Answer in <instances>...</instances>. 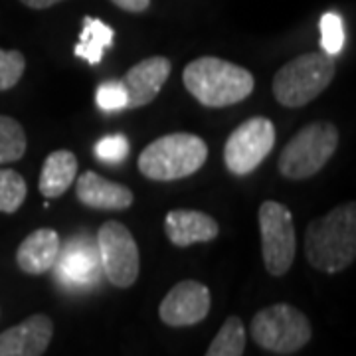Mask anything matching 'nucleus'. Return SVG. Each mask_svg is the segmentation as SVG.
<instances>
[{
    "instance_id": "7ed1b4c3",
    "label": "nucleus",
    "mask_w": 356,
    "mask_h": 356,
    "mask_svg": "<svg viewBox=\"0 0 356 356\" xmlns=\"http://www.w3.org/2000/svg\"><path fill=\"white\" fill-rule=\"evenodd\" d=\"M208 159L202 137L192 133H170L147 145L139 154L140 175L149 180H180L198 172Z\"/></svg>"
},
{
    "instance_id": "ddd939ff",
    "label": "nucleus",
    "mask_w": 356,
    "mask_h": 356,
    "mask_svg": "<svg viewBox=\"0 0 356 356\" xmlns=\"http://www.w3.org/2000/svg\"><path fill=\"white\" fill-rule=\"evenodd\" d=\"M172 64L165 56H153L129 70L121 79L127 91V109H139L153 102L170 76Z\"/></svg>"
},
{
    "instance_id": "6ab92c4d",
    "label": "nucleus",
    "mask_w": 356,
    "mask_h": 356,
    "mask_svg": "<svg viewBox=\"0 0 356 356\" xmlns=\"http://www.w3.org/2000/svg\"><path fill=\"white\" fill-rule=\"evenodd\" d=\"M245 327L240 317H228L204 356H243Z\"/></svg>"
},
{
    "instance_id": "bb28decb",
    "label": "nucleus",
    "mask_w": 356,
    "mask_h": 356,
    "mask_svg": "<svg viewBox=\"0 0 356 356\" xmlns=\"http://www.w3.org/2000/svg\"><path fill=\"white\" fill-rule=\"evenodd\" d=\"M22 4H26L28 8H34V10H44V8H50L54 4L62 2V0H20Z\"/></svg>"
},
{
    "instance_id": "423d86ee",
    "label": "nucleus",
    "mask_w": 356,
    "mask_h": 356,
    "mask_svg": "<svg viewBox=\"0 0 356 356\" xmlns=\"http://www.w3.org/2000/svg\"><path fill=\"white\" fill-rule=\"evenodd\" d=\"M250 332L257 346L275 355H293L313 337L309 318L289 303H277L257 311Z\"/></svg>"
},
{
    "instance_id": "f3484780",
    "label": "nucleus",
    "mask_w": 356,
    "mask_h": 356,
    "mask_svg": "<svg viewBox=\"0 0 356 356\" xmlns=\"http://www.w3.org/2000/svg\"><path fill=\"white\" fill-rule=\"evenodd\" d=\"M77 178V159L72 151H54L46 156L40 172L38 188L46 198H58L67 192Z\"/></svg>"
},
{
    "instance_id": "9d476101",
    "label": "nucleus",
    "mask_w": 356,
    "mask_h": 356,
    "mask_svg": "<svg viewBox=\"0 0 356 356\" xmlns=\"http://www.w3.org/2000/svg\"><path fill=\"white\" fill-rule=\"evenodd\" d=\"M210 303V289L200 281H180L165 295L159 317L168 327H192L208 317Z\"/></svg>"
},
{
    "instance_id": "9b49d317",
    "label": "nucleus",
    "mask_w": 356,
    "mask_h": 356,
    "mask_svg": "<svg viewBox=\"0 0 356 356\" xmlns=\"http://www.w3.org/2000/svg\"><path fill=\"white\" fill-rule=\"evenodd\" d=\"M56 275L67 287H89L97 283L102 273L97 242L88 236H74L60 248L56 259Z\"/></svg>"
},
{
    "instance_id": "6e6552de",
    "label": "nucleus",
    "mask_w": 356,
    "mask_h": 356,
    "mask_svg": "<svg viewBox=\"0 0 356 356\" xmlns=\"http://www.w3.org/2000/svg\"><path fill=\"white\" fill-rule=\"evenodd\" d=\"M275 145V125L267 117L245 119L229 133L224 145V163L232 175L245 177L266 161Z\"/></svg>"
},
{
    "instance_id": "4468645a",
    "label": "nucleus",
    "mask_w": 356,
    "mask_h": 356,
    "mask_svg": "<svg viewBox=\"0 0 356 356\" xmlns=\"http://www.w3.org/2000/svg\"><path fill=\"white\" fill-rule=\"evenodd\" d=\"M165 234L172 245L188 248L216 240L220 226L214 218L198 210H170L165 218Z\"/></svg>"
},
{
    "instance_id": "a211bd4d",
    "label": "nucleus",
    "mask_w": 356,
    "mask_h": 356,
    "mask_svg": "<svg viewBox=\"0 0 356 356\" xmlns=\"http://www.w3.org/2000/svg\"><path fill=\"white\" fill-rule=\"evenodd\" d=\"M113 42L115 30L111 26H107L99 18L83 16L81 34L74 48V54L77 58L86 60L89 65H97L103 60V54L113 48Z\"/></svg>"
},
{
    "instance_id": "aec40b11",
    "label": "nucleus",
    "mask_w": 356,
    "mask_h": 356,
    "mask_svg": "<svg viewBox=\"0 0 356 356\" xmlns=\"http://www.w3.org/2000/svg\"><path fill=\"white\" fill-rule=\"evenodd\" d=\"M28 140L24 127L8 115H0V165L16 163L26 154Z\"/></svg>"
},
{
    "instance_id": "0eeeda50",
    "label": "nucleus",
    "mask_w": 356,
    "mask_h": 356,
    "mask_svg": "<svg viewBox=\"0 0 356 356\" xmlns=\"http://www.w3.org/2000/svg\"><path fill=\"white\" fill-rule=\"evenodd\" d=\"M257 218L264 266L269 275L281 277L291 269L297 252V236L291 210L275 200H266L259 206Z\"/></svg>"
},
{
    "instance_id": "412c9836",
    "label": "nucleus",
    "mask_w": 356,
    "mask_h": 356,
    "mask_svg": "<svg viewBox=\"0 0 356 356\" xmlns=\"http://www.w3.org/2000/svg\"><path fill=\"white\" fill-rule=\"evenodd\" d=\"M28 194V184L20 172L13 168H0V212L14 214L20 210Z\"/></svg>"
},
{
    "instance_id": "39448f33",
    "label": "nucleus",
    "mask_w": 356,
    "mask_h": 356,
    "mask_svg": "<svg viewBox=\"0 0 356 356\" xmlns=\"http://www.w3.org/2000/svg\"><path fill=\"white\" fill-rule=\"evenodd\" d=\"M339 147V129L329 121L309 123L293 135L281 151L277 168L281 177L305 180L323 170Z\"/></svg>"
},
{
    "instance_id": "f257e3e1",
    "label": "nucleus",
    "mask_w": 356,
    "mask_h": 356,
    "mask_svg": "<svg viewBox=\"0 0 356 356\" xmlns=\"http://www.w3.org/2000/svg\"><path fill=\"white\" fill-rule=\"evenodd\" d=\"M305 255L323 273H341L356 257V204L346 202L313 220L305 232Z\"/></svg>"
},
{
    "instance_id": "dca6fc26",
    "label": "nucleus",
    "mask_w": 356,
    "mask_h": 356,
    "mask_svg": "<svg viewBox=\"0 0 356 356\" xmlns=\"http://www.w3.org/2000/svg\"><path fill=\"white\" fill-rule=\"evenodd\" d=\"M62 248L60 234L51 228L34 229L26 236L24 242L16 250V264L28 275H44L48 273Z\"/></svg>"
},
{
    "instance_id": "b1692460",
    "label": "nucleus",
    "mask_w": 356,
    "mask_h": 356,
    "mask_svg": "<svg viewBox=\"0 0 356 356\" xmlns=\"http://www.w3.org/2000/svg\"><path fill=\"white\" fill-rule=\"evenodd\" d=\"M26 70V58L18 50H0V91L13 89Z\"/></svg>"
},
{
    "instance_id": "393cba45",
    "label": "nucleus",
    "mask_w": 356,
    "mask_h": 356,
    "mask_svg": "<svg viewBox=\"0 0 356 356\" xmlns=\"http://www.w3.org/2000/svg\"><path fill=\"white\" fill-rule=\"evenodd\" d=\"M95 102L102 111H121L127 109V91L123 81H103L95 91Z\"/></svg>"
},
{
    "instance_id": "f8f14e48",
    "label": "nucleus",
    "mask_w": 356,
    "mask_h": 356,
    "mask_svg": "<svg viewBox=\"0 0 356 356\" xmlns=\"http://www.w3.org/2000/svg\"><path fill=\"white\" fill-rule=\"evenodd\" d=\"M54 323L48 315H32L0 332V356H42L51 343Z\"/></svg>"
},
{
    "instance_id": "f03ea898",
    "label": "nucleus",
    "mask_w": 356,
    "mask_h": 356,
    "mask_svg": "<svg viewBox=\"0 0 356 356\" xmlns=\"http://www.w3.org/2000/svg\"><path fill=\"white\" fill-rule=\"evenodd\" d=\"M182 83L204 107H229L252 95L254 76L242 67L214 56H202L184 67Z\"/></svg>"
},
{
    "instance_id": "20e7f679",
    "label": "nucleus",
    "mask_w": 356,
    "mask_h": 356,
    "mask_svg": "<svg viewBox=\"0 0 356 356\" xmlns=\"http://www.w3.org/2000/svg\"><path fill=\"white\" fill-rule=\"evenodd\" d=\"M337 72L334 56L327 51H307L277 70L273 76V95L289 109L305 107L332 83Z\"/></svg>"
},
{
    "instance_id": "a878e982",
    "label": "nucleus",
    "mask_w": 356,
    "mask_h": 356,
    "mask_svg": "<svg viewBox=\"0 0 356 356\" xmlns=\"http://www.w3.org/2000/svg\"><path fill=\"white\" fill-rule=\"evenodd\" d=\"M115 6H119L121 10H127V13L139 14L145 13L149 6H151V0H111Z\"/></svg>"
},
{
    "instance_id": "4be33fe9",
    "label": "nucleus",
    "mask_w": 356,
    "mask_h": 356,
    "mask_svg": "<svg viewBox=\"0 0 356 356\" xmlns=\"http://www.w3.org/2000/svg\"><path fill=\"white\" fill-rule=\"evenodd\" d=\"M344 26L343 18L337 13L323 14L321 18V46L323 51L337 56L344 48Z\"/></svg>"
},
{
    "instance_id": "5701e85b",
    "label": "nucleus",
    "mask_w": 356,
    "mask_h": 356,
    "mask_svg": "<svg viewBox=\"0 0 356 356\" xmlns=\"http://www.w3.org/2000/svg\"><path fill=\"white\" fill-rule=\"evenodd\" d=\"M129 139L121 133H115V135H107V137H102V139L95 143V149L93 153L95 156L105 163V165H119L123 163L129 156Z\"/></svg>"
},
{
    "instance_id": "1a4fd4ad",
    "label": "nucleus",
    "mask_w": 356,
    "mask_h": 356,
    "mask_svg": "<svg viewBox=\"0 0 356 356\" xmlns=\"http://www.w3.org/2000/svg\"><path fill=\"white\" fill-rule=\"evenodd\" d=\"M97 252L105 277L119 289L131 287L140 269L139 245L121 222H105L97 232Z\"/></svg>"
},
{
    "instance_id": "2eb2a0df",
    "label": "nucleus",
    "mask_w": 356,
    "mask_h": 356,
    "mask_svg": "<svg viewBox=\"0 0 356 356\" xmlns=\"http://www.w3.org/2000/svg\"><path fill=\"white\" fill-rule=\"evenodd\" d=\"M76 196L83 206L93 210H127L135 200L127 186L111 182L93 170H86L77 178Z\"/></svg>"
}]
</instances>
